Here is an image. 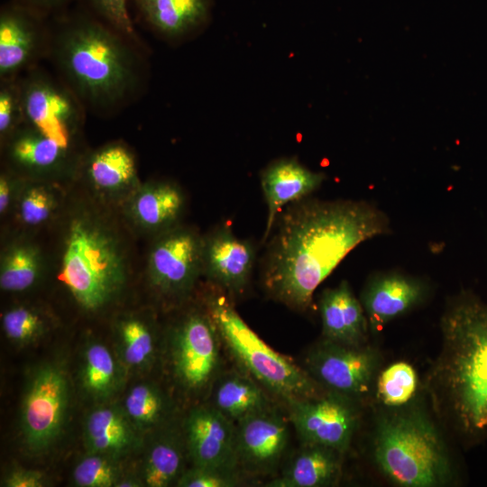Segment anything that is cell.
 I'll list each match as a JSON object with an SVG mask.
<instances>
[{
    "instance_id": "obj_1",
    "label": "cell",
    "mask_w": 487,
    "mask_h": 487,
    "mask_svg": "<svg viewBox=\"0 0 487 487\" xmlns=\"http://www.w3.org/2000/svg\"><path fill=\"white\" fill-rule=\"evenodd\" d=\"M390 233L388 216L367 201L307 197L290 203L265 241L262 287L274 300L306 311L316 289L353 249Z\"/></svg>"
},
{
    "instance_id": "obj_2",
    "label": "cell",
    "mask_w": 487,
    "mask_h": 487,
    "mask_svg": "<svg viewBox=\"0 0 487 487\" xmlns=\"http://www.w3.org/2000/svg\"><path fill=\"white\" fill-rule=\"evenodd\" d=\"M48 57L86 110L119 112L138 97L146 79L140 43L85 6L52 16Z\"/></svg>"
},
{
    "instance_id": "obj_3",
    "label": "cell",
    "mask_w": 487,
    "mask_h": 487,
    "mask_svg": "<svg viewBox=\"0 0 487 487\" xmlns=\"http://www.w3.org/2000/svg\"><path fill=\"white\" fill-rule=\"evenodd\" d=\"M440 326L431 391L460 442L473 447L487 440V303L462 290L448 302Z\"/></svg>"
},
{
    "instance_id": "obj_4",
    "label": "cell",
    "mask_w": 487,
    "mask_h": 487,
    "mask_svg": "<svg viewBox=\"0 0 487 487\" xmlns=\"http://www.w3.org/2000/svg\"><path fill=\"white\" fill-rule=\"evenodd\" d=\"M375 464L392 483L435 487L455 477L448 450L432 421L415 409L380 419L373 439Z\"/></svg>"
},
{
    "instance_id": "obj_5",
    "label": "cell",
    "mask_w": 487,
    "mask_h": 487,
    "mask_svg": "<svg viewBox=\"0 0 487 487\" xmlns=\"http://www.w3.org/2000/svg\"><path fill=\"white\" fill-rule=\"evenodd\" d=\"M204 307L222 344L244 372L287 405L326 391L305 368L269 346L242 318L233 299L223 290L210 284L204 295Z\"/></svg>"
},
{
    "instance_id": "obj_6",
    "label": "cell",
    "mask_w": 487,
    "mask_h": 487,
    "mask_svg": "<svg viewBox=\"0 0 487 487\" xmlns=\"http://www.w3.org/2000/svg\"><path fill=\"white\" fill-rule=\"evenodd\" d=\"M65 236L59 280L81 308L97 311L119 296L126 281L119 243L86 216L72 219Z\"/></svg>"
},
{
    "instance_id": "obj_7",
    "label": "cell",
    "mask_w": 487,
    "mask_h": 487,
    "mask_svg": "<svg viewBox=\"0 0 487 487\" xmlns=\"http://www.w3.org/2000/svg\"><path fill=\"white\" fill-rule=\"evenodd\" d=\"M69 400V381L60 363H44L34 369L25 387L20 414L22 438L31 453L47 451L60 437Z\"/></svg>"
},
{
    "instance_id": "obj_8",
    "label": "cell",
    "mask_w": 487,
    "mask_h": 487,
    "mask_svg": "<svg viewBox=\"0 0 487 487\" xmlns=\"http://www.w3.org/2000/svg\"><path fill=\"white\" fill-rule=\"evenodd\" d=\"M222 344L207 309L184 314L170 334V359L174 378L189 392L210 390L221 373Z\"/></svg>"
},
{
    "instance_id": "obj_9",
    "label": "cell",
    "mask_w": 487,
    "mask_h": 487,
    "mask_svg": "<svg viewBox=\"0 0 487 487\" xmlns=\"http://www.w3.org/2000/svg\"><path fill=\"white\" fill-rule=\"evenodd\" d=\"M23 124L71 149L86 109L72 91L35 67L20 76Z\"/></svg>"
},
{
    "instance_id": "obj_10",
    "label": "cell",
    "mask_w": 487,
    "mask_h": 487,
    "mask_svg": "<svg viewBox=\"0 0 487 487\" xmlns=\"http://www.w3.org/2000/svg\"><path fill=\"white\" fill-rule=\"evenodd\" d=\"M202 237L195 229L176 225L159 234L148 258L150 282L171 303L186 299L202 274Z\"/></svg>"
},
{
    "instance_id": "obj_11",
    "label": "cell",
    "mask_w": 487,
    "mask_h": 487,
    "mask_svg": "<svg viewBox=\"0 0 487 487\" xmlns=\"http://www.w3.org/2000/svg\"><path fill=\"white\" fill-rule=\"evenodd\" d=\"M379 362L375 350L365 345L322 338L308 351L305 370L324 390L356 400L369 392Z\"/></svg>"
},
{
    "instance_id": "obj_12",
    "label": "cell",
    "mask_w": 487,
    "mask_h": 487,
    "mask_svg": "<svg viewBox=\"0 0 487 487\" xmlns=\"http://www.w3.org/2000/svg\"><path fill=\"white\" fill-rule=\"evenodd\" d=\"M48 18L11 0L0 9V80L19 78L48 56Z\"/></svg>"
},
{
    "instance_id": "obj_13",
    "label": "cell",
    "mask_w": 487,
    "mask_h": 487,
    "mask_svg": "<svg viewBox=\"0 0 487 487\" xmlns=\"http://www.w3.org/2000/svg\"><path fill=\"white\" fill-rule=\"evenodd\" d=\"M354 400L326 391L288 404L289 418L305 444H315L345 453L358 423Z\"/></svg>"
},
{
    "instance_id": "obj_14",
    "label": "cell",
    "mask_w": 487,
    "mask_h": 487,
    "mask_svg": "<svg viewBox=\"0 0 487 487\" xmlns=\"http://www.w3.org/2000/svg\"><path fill=\"white\" fill-rule=\"evenodd\" d=\"M255 260L254 244L235 236L228 225H219L202 237V274L233 300L248 288Z\"/></svg>"
},
{
    "instance_id": "obj_15",
    "label": "cell",
    "mask_w": 487,
    "mask_h": 487,
    "mask_svg": "<svg viewBox=\"0 0 487 487\" xmlns=\"http://www.w3.org/2000/svg\"><path fill=\"white\" fill-rule=\"evenodd\" d=\"M289 427L272 407L235 424L234 452L241 473H271L279 465L289 443Z\"/></svg>"
},
{
    "instance_id": "obj_16",
    "label": "cell",
    "mask_w": 487,
    "mask_h": 487,
    "mask_svg": "<svg viewBox=\"0 0 487 487\" xmlns=\"http://www.w3.org/2000/svg\"><path fill=\"white\" fill-rule=\"evenodd\" d=\"M183 436L193 465L238 468L235 424L209 404L189 410L184 421Z\"/></svg>"
},
{
    "instance_id": "obj_17",
    "label": "cell",
    "mask_w": 487,
    "mask_h": 487,
    "mask_svg": "<svg viewBox=\"0 0 487 487\" xmlns=\"http://www.w3.org/2000/svg\"><path fill=\"white\" fill-rule=\"evenodd\" d=\"M429 289L425 280L396 271L371 276L360 299L370 331L381 329L390 321L419 306L428 296Z\"/></svg>"
},
{
    "instance_id": "obj_18",
    "label": "cell",
    "mask_w": 487,
    "mask_h": 487,
    "mask_svg": "<svg viewBox=\"0 0 487 487\" xmlns=\"http://www.w3.org/2000/svg\"><path fill=\"white\" fill-rule=\"evenodd\" d=\"M326 174L314 171L296 157H283L271 161L260 173V182L268 216L262 243L269 237L283 207L308 197L318 189Z\"/></svg>"
},
{
    "instance_id": "obj_19",
    "label": "cell",
    "mask_w": 487,
    "mask_h": 487,
    "mask_svg": "<svg viewBox=\"0 0 487 487\" xmlns=\"http://www.w3.org/2000/svg\"><path fill=\"white\" fill-rule=\"evenodd\" d=\"M139 18L155 34L170 41L191 38L212 18L213 0H132Z\"/></svg>"
},
{
    "instance_id": "obj_20",
    "label": "cell",
    "mask_w": 487,
    "mask_h": 487,
    "mask_svg": "<svg viewBox=\"0 0 487 487\" xmlns=\"http://www.w3.org/2000/svg\"><path fill=\"white\" fill-rule=\"evenodd\" d=\"M319 312L324 339L353 345L366 344L369 322L361 301L346 280L323 291Z\"/></svg>"
},
{
    "instance_id": "obj_21",
    "label": "cell",
    "mask_w": 487,
    "mask_h": 487,
    "mask_svg": "<svg viewBox=\"0 0 487 487\" xmlns=\"http://www.w3.org/2000/svg\"><path fill=\"white\" fill-rule=\"evenodd\" d=\"M4 146L9 163L24 173L50 175L70 166L71 149L64 148L24 124Z\"/></svg>"
},
{
    "instance_id": "obj_22",
    "label": "cell",
    "mask_w": 487,
    "mask_h": 487,
    "mask_svg": "<svg viewBox=\"0 0 487 487\" xmlns=\"http://www.w3.org/2000/svg\"><path fill=\"white\" fill-rule=\"evenodd\" d=\"M138 433L123 406L96 407L85 419L84 440L87 453L103 454L119 459L139 446Z\"/></svg>"
},
{
    "instance_id": "obj_23",
    "label": "cell",
    "mask_w": 487,
    "mask_h": 487,
    "mask_svg": "<svg viewBox=\"0 0 487 487\" xmlns=\"http://www.w3.org/2000/svg\"><path fill=\"white\" fill-rule=\"evenodd\" d=\"M344 454L320 445L305 444L269 487H324L335 484L342 473Z\"/></svg>"
},
{
    "instance_id": "obj_24",
    "label": "cell",
    "mask_w": 487,
    "mask_h": 487,
    "mask_svg": "<svg viewBox=\"0 0 487 487\" xmlns=\"http://www.w3.org/2000/svg\"><path fill=\"white\" fill-rule=\"evenodd\" d=\"M210 406L234 424L271 406L262 386L246 372H221L210 389Z\"/></svg>"
},
{
    "instance_id": "obj_25",
    "label": "cell",
    "mask_w": 487,
    "mask_h": 487,
    "mask_svg": "<svg viewBox=\"0 0 487 487\" xmlns=\"http://www.w3.org/2000/svg\"><path fill=\"white\" fill-rule=\"evenodd\" d=\"M185 198L179 186L171 182L158 181L146 184L133 197L130 210L142 227L165 232L178 225L184 209Z\"/></svg>"
},
{
    "instance_id": "obj_26",
    "label": "cell",
    "mask_w": 487,
    "mask_h": 487,
    "mask_svg": "<svg viewBox=\"0 0 487 487\" xmlns=\"http://www.w3.org/2000/svg\"><path fill=\"white\" fill-rule=\"evenodd\" d=\"M91 184L102 191H119L133 186L137 179L134 155L120 142L98 148L84 162Z\"/></svg>"
},
{
    "instance_id": "obj_27",
    "label": "cell",
    "mask_w": 487,
    "mask_h": 487,
    "mask_svg": "<svg viewBox=\"0 0 487 487\" xmlns=\"http://www.w3.org/2000/svg\"><path fill=\"white\" fill-rule=\"evenodd\" d=\"M184 436L173 430L162 432L152 443L142 465L141 479L149 487L176 483L184 473Z\"/></svg>"
},
{
    "instance_id": "obj_28",
    "label": "cell",
    "mask_w": 487,
    "mask_h": 487,
    "mask_svg": "<svg viewBox=\"0 0 487 487\" xmlns=\"http://www.w3.org/2000/svg\"><path fill=\"white\" fill-rule=\"evenodd\" d=\"M80 381L85 392L96 400H106L119 389V365L108 347L99 342L88 344L80 367Z\"/></svg>"
},
{
    "instance_id": "obj_29",
    "label": "cell",
    "mask_w": 487,
    "mask_h": 487,
    "mask_svg": "<svg viewBox=\"0 0 487 487\" xmlns=\"http://www.w3.org/2000/svg\"><path fill=\"white\" fill-rule=\"evenodd\" d=\"M123 408L139 432L163 426L170 418L172 403L156 384L140 382L127 392Z\"/></svg>"
},
{
    "instance_id": "obj_30",
    "label": "cell",
    "mask_w": 487,
    "mask_h": 487,
    "mask_svg": "<svg viewBox=\"0 0 487 487\" xmlns=\"http://www.w3.org/2000/svg\"><path fill=\"white\" fill-rule=\"evenodd\" d=\"M119 354L123 363L132 370L148 368L155 359L156 337L148 322L127 317L116 327Z\"/></svg>"
},
{
    "instance_id": "obj_31",
    "label": "cell",
    "mask_w": 487,
    "mask_h": 487,
    "mask_svg": "<svg viewBox=\"0 0 487 487\" xmlns=\"http://www.w3.org/2000/svg\"><path fill=\"white\" fill-rule=\"evenodd\" d=\"M40 253L30 244L10 246L2 256L0 287L5 291L21 292L34 285L41 271Z\"/></svg>"
},
{
    "instance_id": "obj_32",
    "label": "cell",
    "mask_w": 487,
    "mask_h": 487,
    "mask_svg": "<svg viewBox=\"0 0 487 487\" xmlns=\"http://www.w3.org/2000/svg\"><path fill=\"white\" fill-rule=\"evenodd\" d=\"M418 385L414 368L406 362H397L382 370L376 378L377 395L391 407L406 404L414 395Z\"/></svg>"
},
{
    "instance_id": "obj_33",
    "label": "cell",
    "mask_w": 487,
    "mask_h": 487,
    "mask_svg": "<svg viewBox=\"0 0 487 487\" xmlns=\"http://www.w3.org/2000/svg\"><path fill=\"white\" fill-rule=\"evenodd\" d=\"M117 458L88 453L74 467L72 479L80 487H112L123 476Z\"/></svg>"
},
{
    "instance_id": "obj_34",
    "label": "cell",
    "mask_w": 487,
    "mask_h": 487,
    "mask_svg": "<svg viewBox=\"0 0 487 487\" xmlns=\"http://www.w3.org/2000/svg\"><path fill=\"white\" fill-rule=\"evenodd\" d=\"M2 326L6 337L16 345H28L41 336L46 328L42 316L35 309L17 306L2 317Z\"/></svg>"
},
{
    "instance_id": "obj_35",
    "label": "cell",
    "mask_w": 487,
    "mask_h": 487,
    "mask_svg": "<svg viewBox=\"0 0 487 487\" xmlns=\"http://www.w3.org/2000/svg\"><path fill=\"white\" fill-rule=\"evenodd\" d=\"M55 205L54 196L47 186L31 184L24 188L19 200V218L27 225H41L51 217Z\"/></svg>"
},
{
    "instance_id": "obj_36",
    "label": "cell",
    "mask_w": 487,
    "mask_h": 487,
    "mask_svg": "<svg viewBox=\"0 0 487 487\" xmlns=\"http://www.w3.org/2000/svg\"><path fill=\"white\" fill-rule=\"evenodd\" d=\"M23 124L20 77L0 80V137L5 142Z\"/></svg>"
},
{
    "instance_id": "obj_37",
    "label": "cell",
    "mask_w": 487,
    "mask_h": 487,
    "mask_svg": "<svg viewBox=\"0 0 487 487\" xmlns=\"http://www.w3.org/2000/svg\"><path fill=\"white\" fill-rule=\"evenodd\" d=\"M129 0H82L85 6L98 19L127 38L140 43L128 10Z\"/></svg>"
},
{
    "instance_id": "obj_38",
    "label": "cell",
    "mask_w": 487,
    "mask_h": 487,
    "mask_svg": "<svg viewBox=\"0 0 487 487\" xmlns=\"http://www.w3.org/2000/svg\"><path fill=\"white\" fill-rule=\"evenodd\" d=\"M241 471L232 467L193 465L177 482L179 487H234L241 483Z\"/></svg>"
},
{
    "instance_id": "obj_39",
    "label": "cell",
    "mask_w": 487,
    "mask_h": 487,
    "mask_svg": "<svg viewBox=\"0 0 487 487\" xmlns=\"http://www.w3.org/2000/svg\"><path fill=\"white\" fill-rule=\"evenodd\" d=\"M6 487H42L46 485L45 475L37 470L15 468L4 480Z\"/></svg>"
},
{
    "instance_id": "obj_40",
    "label": "cell",
    "mask_w": 487,
    "mask_h": 487,
    "mask_svg": "<svg viewBox=\"0 0 487 487\" xmlns=\"http://www.w3.org/2000/svg\"><path fill=\"white\" fill-rule=\"evenodd\" d=\"M30 10L50 18L55 16L65 10L74 0H11Z\"/></svg>"
},
{
    "instance_id": "obj_41",
    "label": "cell",
    "mask_w": 487,
    "mask_h": 487,
    "mask_svg": "<svg viewBox=\"0 0 487 487\" xmlns=\"http://www.w3.org/2000/svg\"><path fill=\"white\" fill-rule=\"evenodd\" d=\"M14 180L11 174L3 172L0 177V213L3 215L8 209L13 191Z\"/></svg>"
},
{
    "instance_id": "obj_42",
    "label": "cell",
    "mask_w": 487,
    "mask_h": 487,
    "mask_svg": "<svg viewBox=\"0 0 487 487\" xmlns=\"http://www.w3.org/2000/svg\"><path fill=\"white\" fill-rule=\"evenodd\" d=\"M143 485L142 479L134 476H122L115 487H140Z\"/></svg>"
}]
</instances>
